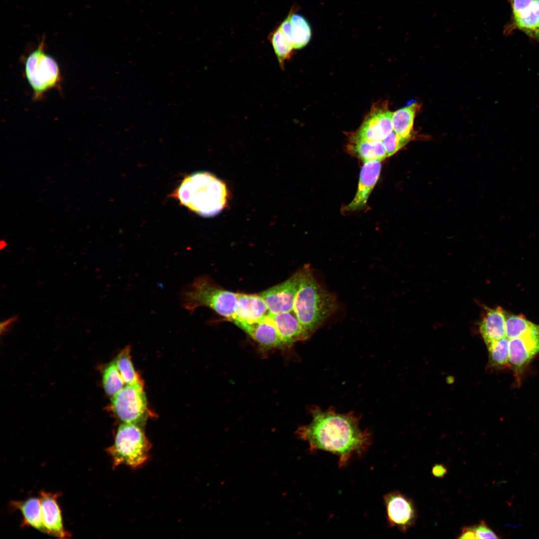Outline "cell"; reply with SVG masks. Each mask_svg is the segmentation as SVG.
I'll return each mask as SVG.
<instances>
[{
	"label": "cell",
	"mask_w": 539,
	"mask_h": 539,
	"mask_svg": "<svg viewBox=\"0 0 539 539\" xmlns=\"http://www.w3.org/2000/svg\"><path fill=\"white\" fill-rule=\"evenodd\" d=\"M311 422L300 427L296 433L306 441L308 451L330 452L339 458L340 468L345 467L351 458L362 456L371 443V434L359 427V418L352 412L340 414L333 408L322 410L314 406L310 408Z\"/></svg>",
	"instance_id": "cell-1"
},
{
	"label": "cell",
	"mask_w": 539,
	"mask_h": 539,
	"mask_svg": "<svg viewBox=\"0 0 539 539\" xmlns=\"http://www.w3.org/2000/svg\"><path fill=\"white\" fill-rule=\"evenodd\" d=\"M181 204L203 217L218 214L226 206L228 192L225 183L207 172L186 177L175 192Z\"/></svg>",
	"instance_id": "cell-2"
},
{
	"label": "cell",
	"mask_w": 539,
	"mask_h": 539,
	"mask_svg": "<svg viewBox=\"0 0 539 539\" xmlns=\"http://www.w3.org/2000/svg\"><path fill=\"white\" fill-rule=\"evenodd\" d=\"M301 271L293 311L310 336L337 310L338 305L335 295L321 286L307 266Z\"/></svg>",
	"instance_id": "cell-3"
},
{
	"label": "cell",
	"mask_w": 539,
	"mask_h": 539,
	"mask_svg": "<svg viewBox=\"0 0 539 539\" xmlns=\"http://www.w3.org/2000/svg\"><path fill=\"white\" fill-rule=\"evenodd\" d=\"M237 297L238 293L224 289L206 275L196 277L180 293L182 307L191 313L206 307L231 321L235 317Z\"/></svg>",
	"instance_id": "cell-4"
},
{
	"label": "cell",
	"mask_w": 539,
	"mask_h": 539,
	"mask_svg": "<svg viewBox=\"0 0 539 539\" xmlns=\"http://www.w3.org/2000/svg\"><path fill=\"white\" fill-rule=\"evenodd\" d=\"M140 425L123 423L117 428L113 444L107 449L113 467L139 468L149 456L151 444Z\"/></svg>",
	"instance_id": "cell-5"
},
{
	"label": "cell",
	"mask_w": 539,
	"mask_h": 539,
	"mask_svg": "<svg viewBox=\"0 0 539 539\" xmlns=\"http://www.w3.org/2000/svg\"><path fill=\"white\" fill-rule=\"evenodd\" d=\"M44 49L43 36L24 62V75L32 89L34 100L40 99L48 90L59 87L61 80L58 63Z\"/></svg>",
	"instance_id": "cell-6"
},
{
	"label": "cell",
	"mask_w": 539,
	"mask_h": 539,
	"mask_svg": "<svg viewBox=\"0 0 539 539\" xmlns=\"http://www.w3.org/2000/svg\"><path fill=\"white\" fill-rule=\"evenodd\" d=\"M111 403L114 412L123 423L140 425L148 416L142 382L126 385L112 397Z\"/></svg>",
	"instance_id": "cell-7"
},
{
	"label": "cell",
	"mask_w": 539,
	"mask_h": 539,
	"mask_svg": "<svg viewBox=\"0 0 539 539\" xmlns=\"http://www.w3.org/2000/svg\"><path fill=\"white\" fill-rule=\"evenodd\" d=\"M509 1L511 18L504 28V34L509 35L515 30H519L539 44V0Z\"/></svg>",
	"instance_id": "cell-8"
},
{
	"label": "cell",
	"mask_w": 539,
	"mask_h": 539,
	"mask_svg": "<svg viewBox=\"0 0 539 539\" xmlns=\"http://www.w3.org/2000/svg\"><path fill=\"white\" fill-rule=\"evenodd\" d=\"M383 500L389 527H395L405 533L415 525L418 515L412 499L399 491H393L385 494Z\"/></svg>",
	"instance_id": "cell-9"
},
{
	"label": "cell",
	"mask_w": 539,
	"mask_h": 539,
	"mask_svg": "<svg viewBox=\"0 0 539 539\" xmlns=\"http://www.w3.org/2000/svg\"><path fill=\"white\" fill-rule=\"evenodd\" d=\"M300 270L284 281L260 293L264 299L270 314L293 310L295 298L301 281Z\"/></svg>",
	"instance_id": "cell-10"
},
{
	"label": "cell",
	"mask_w": 539,
	"mask_h": 539,
	"mask_svg": "<svg viewBox=\"0 0 539 539\" xmlns=\"http://www.w3.org/2000/svg\"><path fill=\"white\" fill-rule=\"evenodd\" d=\"M393 113L385 107L373 108L352 137L368 141H382L393 131Z\"/></svg>",
	"instance_id": "cell-11"
},
{
	"label": "cell",
	"mask_w": 539,
	"mask_h": 539,
	"mask_svg": "<svg viewBox=\"0 0 539 539\" xmlns=\"http://www.w3.org/2000/svg\"><path fill=\"white\" fill-rule=\"evenodd\" d=\"M381 167V161L379 160H371L364 163L360 171L355 196L352 201L344 207V212H353L365 206L378 179Z\"/></svg>",
	"instance_id": "cell-12"
},
{
	"label": "cell",
	"mask_w": 539,
	"mask_h": 539,
	"mask_svg": "<svg viewBox=\"0 0 539 539\" xmlns=\"http://www.w3.org/2000/svg\"><path fill=\"white\" fill-rule=\"evenodd\" d=\"M539 352V330L509 339V363L517 372Z\"/></svg>",
	"instance_id": "cell-13"
},
{
	"label": "cell",
	"mask_w": 539,
	"mask_h": 539,
	"mask_svg": "<svg viewBox=\"0 0 539 539\" xmlns=\"http://www.w3.org/2000/svg\"><path fill=\"white\" fill-rule=\"evenodd\" d=\"M270 314L267 305L260 294L238 293L235 317L232 322L252 323Z\"/></svg>",
	"instance_id": "cell-14"
},
{
	"label": "cell",
	"mask_w": 539,
	"mask_h": 539,
	"mask_svg": "<svg viewBox=\"0 0 539 539\" xmlns=\"http://www.w3.org/2000/svg\"><path fill=\"white\" fill-rule=\"evenodd\" d=\"M235 324L264 348L284 346L270 314L256 322H241Z\"/></svg>",
	"instance_id": "cell-15"
},
{
	"label": "cell",
	"mask_w": 539,
	"mask_h": 539,
	"mask_svg": "<svg viewBox=\"0 0 539 539\" xmlns=\"http://www.w3.org/2000/svg\"><path fill=\"white\" fill-rule=\"evenodd\" d=\"M284 346L290 347L310 336L302 326L293 310L270 314Z\"/></svg>",
	"instance_id": "cell-16"
},
{
	"label": "cell",
	"mask_w": 539,
	"mask_h": 539,
	"mask_svg": "<svg viewBox=\"0 0 539 539\" xmlns=\"http://www.w3.org/2000/svg\"><path fill=\"white\" fill-rule=\"evenodd\" d=\"M58 495L44 491L40 492L42 514L44 524L49 535L60 538L70 536L64 529L61 510L58 504Z\"/></svg>",
	"instance_id": "cell-17"
},
{
	"label": "cell",
	"mask_w": 539,
	"mask_h": 539,
	"mask_svg": "<svg viewBox=\"0 0 539 539\" xmlns=\"http://www.w3.org/2000/svg\"><path fill=\"white\" fill-rule=\"evenodd\" d=\"M292 7L286 17L280 23L279 27L291 42L294 49L305 46L311 36V30L307 20L295 12Z\"/></svg>",
	"instance_id": "cell-18"
},
{
	"label": "cell",
	"mask_w": 539,
	"mask_h": 539,
	"mask_svg": "<svg viewBox=\"0 0 539 539\" xmlns=\"http://www.w3.org/2000/svg\"><path fill=\"white\" fill-rule=\"evenodd\" d=\"M507 315L500 307L489 309L480 323V331L489 347L495 341L506 336Z\"/></svg>",
	"instance_id": "cell-19"
},
{
	"label": "cell",
	"mask_w": 539,
	"mask_h": 539,
	"mask_svg": "<svg viewBox=\"0 0 539 539\" xmlns=\"http://www.w3.org/2000/svg\"><path fill=\"white\" fill-rule=\"evenodd\" d=\"M11 504L13 508L20 512L23 517V526L48 534L43 523L39 498L31 497L24 501H12Z\"/></svg>",
	"instance_id": "cell-20"
},
{
	"label": "cell",
	"mask_w": 539,
	"mask_h": 539,
	"mask_svg": "<svg viewBox=\"0 0 539 539\" xmlns=\"http://www.w3.org/2000/svg\"><path fill=\"white\" fill-rule=\"evenodd\" d=\"M349 148L364 163L371 160L381 161L387 157L382 141H368L352 137Z\"/></svg>",
	"instance_id": "cell-21"
},
{
	"label": "cell",
	"mask_w": 539,
	"mask_h": 539,
	"mask_svg": "<svg viewBox=\"0 0 539 539\" xmlns=\"http://www.w3.org/2000/svg\"><path fill=\"white\" fill-rule=\"evenodd\" d=\"M419 109V105L413 103L393 112V130L401 137L410 140L414 119Z\"/></svg>",
	"instance_id": "cell-22"
},
{
	"label": "cell",
	"mask_w": 539,
	"mask_h": 539,
	"mask_svg": "<svg viewBox=\"0 0 539 539\" xmlns=\"http://www.w3.org/2000/svg\"><path fill=\"white\" fill-rule=\"evenodd\" d=\"M268 38L273 47L280 67L283 68L284 61L290 58L294 49L291 42L279 26L270 33Z\"/></svg>",
	"instance_id": "cell-23"
},
{
	"label": "cell",
	"mask_w": 539,
	"mask_h": 539,
	"mask_svg": "<svg viewBox=\"0 0 539 539\" xmlns=\"http://www.w3.org/2000/svg\"><path fill=\"white\" fill-rule=\"evenodd\" d=\"M506 336L509 339L521 336L528 333L539 330V325L527 319L523 315H507Z\"/></svg>",
	"instance_id": "cell-24"
},
{
	"label": "cell",
	"mask_w": 539,
	"mask_h": 539,
	"mask_svg": "<svg viewBox=\"0 0 539 539\" xmlns=\"http://www.w3.org/2000/svg\"><path fill=\"white\" fill-rule=\"evenodd\" d=\"M130 351V347H126L119 353L115 360L124 383L126 385L142 382L134 369Z\"/></svg>",
	"instance_id": "cell-25"
},
{
	"label": "cell",
	"mask_w": 539,
	"mask_h": 539,
	"mask_svg": "<svg viewBox=\"0 0 539 539\" xmlns=\"http://www.w3.org/2000/svg\"><path fill=\"white\" fill-rule=\"evenodd\" d=\"M102 383L106 394L112 397L124 387V381L115 361L104 369Z\"/></svg>",
	"instance_id": "cell-26"
},
{
	"label": "cell",
	"mask_w": 539,
	"mask_h": 539,
	"mask_svg": "<svg viewBox=\"0 0 539 539\" xmlns=\"http://www.w3.org/2000/svg\"><path fill=\"white\" fill-rule=\"evenodd\" d=\"M490 360L495 366H503L509 363V339L506 336L495 341L487 347Z\"/></svg>",
	"instance_id": "cell-27"
},
{
	"label": "cell",
	"mask_w": 539,
	"mask_h": 539,
	"mask_svg": "<svg viewBox=\"0 0 539 539\" xmlns=\"http://www.w3.org/2000/svg\"><path fill=\"white\" fill-rule=\"evenodd\" d=\"M409 140L401 137L393 130L382 141L388 157L395 154Z\"/></svg>",
	"instance_id": "cell-28"
},
{
	"label": "cell",
	"mask_w": 539,
	"mask_h": 539,
	"mask_svg": "<svg viewBox=\"0 0 539 539\" xmlns=\"http://www.w3.org/2000/svg\"><path fill=\"white\" fill-rule=\"evenodd\" d=\"M473 527L476 539L500 538L484 521L481 520L478 524L473 526Z\"/></svg>",
	"instance_id": "cell-29"
},
{
	"label": "cell",
	"mask_w": 539,
	"mask_h": 539,
	"mask_svg": "<svg viewBox=\"0 0 539 539\" xmlns=\"http://www.w3.org/2000/svg\"><path fill=\"white\" fill-rule=\"evenodd\" d=\"M448 470L442 464H435L432 468V475L437 478H443L447 474Z\"/></svg>",
	"instance_id": "cell-30"
},
{
	"label": "cell",
	"mask_w": 539,
	"mask_h": 539,
	"mask_svg": "<svg viewBox=\"0 0 539 539\" xmlns=\"http://www.w3.org/2000/svg\"><path fill=\"white\" fill-rule=\"evenodd\" d=\"M458 539H476L473 526L464 527L461 532L457 537Z\"/></svg>",
	"instance_id": "cell-31"
},
{
	"label": "cell",
	"mask_w": 539,
	"mask_h": 539,
	"mask_svg": "<svg viewBox=\"0 0 539 539\" xmlns=\"http://www.w3.org/2000/svg\"><path fill=\"white\" fill-rule=\"evenodd\" d=\"M17 319V317L13 316L1 322L0 324L1 330L2 329L3 330H4L6 328H8V327L13 324Z\"/></svg>",
	"instance_id": "cell-32"
}]
</instances>
